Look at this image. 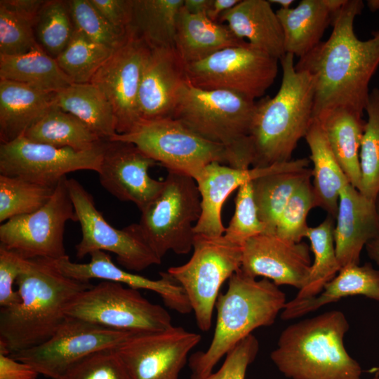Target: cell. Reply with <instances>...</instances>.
<instances>
[{
  "instance_id": "6da1fadb",
  "label": "cell",
  "mask_w": 379,
  "mask_h": 379,
  "mask_svg": "<svg viewBox=\"0 0 379 379\" xmlns=\"http://www.w3.org/2000/svg\"><path fill=\"white\" fill-rule=\"evenodd\" d=\"M361 0H347L334 15L333 30L299 60L295 67L308 72L314 84L313 117L335 108L363 115L370 94L369 83L379 66V31L363 41L354 22L361 13Z\"/></svg>"
},
{
  "instance_id": "7a4b0ae2",
  "label": "cell",
  "mask_w": 379,
  "mask_h": 379,
  "mask_svg": "<svg viewBox=\"0 0 379 379\" xmlns=\"http://www.w3.org/2000/svg\"><path fill=\"white\" fill-rule=\"evenodd\" d=\"M20 300L0 311V352L15 354L46 342L64 321L69 304L91 288L63 274L51 259H28L18 277Z\"/></svg>"
},
{
  "instance_id": "3957f363",
  "label": "cell",
  "mask_w": 379,
  "mask_h": 379,
  "mask_svg": "<svg viewBox=\"0 0 379 379\" xmlns=\"http://www.w3.org/2000/svg\"><path fill=\"white\" fill-rule=\"evenodd\" d=\"M293 58L286 53L280 59L282 80L277 94L256 102L250 134L251 167L291 160L313 119L314 80L308 72L295 69Z\"/></svg>"
},
{
  "instance_id": "277c9868",
  "label": "cell",
  "mask_w": 379,
  "mask_h": 379,
  "mask_svg": "<svg viewBox=\"0 0 379 379\" xmlns=\"http://www.w3.org/2000/svg\"><path fill=\"white\" fill-rule=\"evenodd\" d=\"M349 328L338 310L294 323L282 331L270 359L289 379H362L360 364L344 345Z\"/></svg>"
},
{
  "instance_id": "5b68a950",
  "label": "cell",
  "mask_w": 379,
  "mask_h": 379,
  "mask_svg": "<svg viewBox=\"0 0 379 379\" xmlns=\"http://www.w3.org/2000/svg\"><path fill=\"white\" fill-rule=\"evenodd\" d=\"M286 302L285 293L272 281L257 280L240 268L216 300L217 319L210 345L189 359L192 375L212 373L220 359L255 329L273 324Z\"/></svg>"
},
{
  "instance_id": "8992f818",
  "label": "cell",
  "mask_w": 379,
  "mask_h": 379,
  "mask_svg": "<svg viewBox=\"0 0 379 379\" xmlns=\"http://www.w3.org/2000/svg\"><path fill=\"white\" fill-rule=\"evenodd\" d=\"M256 102L223 90H205L188 81L182 87L171 117L211 142L223 146L228 165L251 168L250 138Z\"/></svg>"
},
{
  "instance_id": "52a82bcc",
  "label": "cell",
  "mask_w": 379,
  "mask_h": 379,
  "mask_svg": "<svg viewBox=\"0 0 379 379\" xmlns=\"http://www.w3.org/2000/svg\"><path fill=\"white\" fill-rule=\"evenodd\" d=\"M157 196L141 211L140 236L159 258L168 251L187 254L193 248L194 226L201 213V199L190 175L168 171Z\"/></svg>"
},
{
  "instance_id": "ba28073f",
  "label": "cell",
  "mask_w": 379,
  "mask_h": 379,
  "mask_svg": "<svg viewBox=\"0 0 379 379\" xmlns=\"http://www.w3.org/2000/svg\"><path fill=\"white\" fill-rule=\"evenodd\" d=\"M108 140L132 143L168 171L193 178L212 162L228 164L223 146L204 139L172 117L140 120L130 131L117 133Z\"/></svg>"
},
{
  "instance_id": "9c48e42d",
  "label": "cell",
  "mask_w": 379,
  "mask_h": 379,
  "mask_svg": "<svg viewBox=\"0 0 379 379\" xmlns=\"http://www.w3.org/2000/svg\"><path fill=\"white\" fill-rule=\"evenodd\" d=\"M241 262L242 246L223 235L196 234L190 259L168 270L167 273L184 289L201 331L210 329L220 288L241 268Z\"/></svg>"
},
{
  "instance_id": "30bf717a",
  "label": "cell",
  "mask_w": 379,
  "mask_h": 379,
  "mask_svg": "<svg viewBox=\"0 0 379 379\" xmlns=\"http://www.w3.org/2000/svg\"><path fill=\"white\" fill-rule=\"evenodd\" d=\"M67 316L131 332L157 331L173 326L168 312L138 289L102 281L81 292L67 306Z\"/></svg>"
},
{
  "instance_id": "8fae6325",
  "label": "cell",
  "mask_w": 379,
  "mask_h": 379,
  "mask_svg": "<svg viewBox=\"0 0 379 379\" xmlns=\"http://www.w3.org/2000/svg\"><path fill=\"white\" fill-rule=\"evenodd\" d=\"M278 60L246 42L185 65V73L194 87L231 91L255 100L274 83Z\"/></svg>"
},
{
  "instance_id": "7c38bea8",
  "label": "cell",
  "mask_w": 379,
  "mask_h": 379,
  "mask_svg": "<svg viewBox=\"0 0 379 379\" xmlns=\"http://www.w3.org/2000/svg\"><path fill=\"white\" fill-rule=\"evenodd\" d=\"M67 180V176L60 180L50 200L40 209L3 222L0 246L26 259L57 260L67 256L65 225L69 220L78 222Z\"/></svg>"
},
{
  "instance_id": "4fadbf2b",
  "label": "cell",
  "mask_w": 379,
  "mask_h": 379,
  "mask_svg": "<svg viewBox=\"0 0 379 379\" xmlns=\"http://www.w3.org/2000/svg\"><path fill=\"white\" fill-rule=\"evenodd\" d=\"M134 333L67 316L46 342L10 356L30 365L39 374L62 379L72 366L84 358L98 351L117 348Z\"/></svg>"
},
{
  "instance_id": "5bb4252c",
  "label": "cell",
  "mask_w": 379,
  "mask_h": 379,
  "mask_svg": "<svg viewBox=\"0 0 379 379\" xmlns=\"http://www.w3.org/2000/svg\"><path fill=\"white\" fill-rule=\"evenodd\" d=\"M67 185L81 230V239L75 246L79 259L95 251H108L117 255L124 267L135 272L161 262L140 236L136 223L121 230L112 227L79 181L67 179Z\"/></svg>"
},
{
  "instance_id": "9a60e30c",
  "label": "cell",
  "mask_w": 379,
  "mask_h": 379,
  "mask_svg": "<svg viewBox=\"0 0 379 379\" xmlns=\"http://www.w3.org/2000/svg\"><path fill=\"white\" fill-rule=\"evenodd\" d=\"M85 151L35 142L22 135L0 145V175L55 188L67 174L81 170L98 172L105 149Z\"/></svg>"
},
{
  "instance_id": "2e32d148",
  "label": "cell",
  "mask_w": 379,
  "mask_h": 379,
  "mask_svg": "<svg viewBox=\"0 0 379 379\" xmlns=\"http://www.w3.org/2000/svg\"><path fill=\"white\" fill-rule=\"evenodd\" d=\"M200 334L174 326L157 331L135 332L116 350L131 379H178Z\"/></svg>"
},
{
  "instance_id": "e0dca14e",
  "label": "cell",
  "mask_w": 379,
  "mask_h": 379,
  "mask_svg": "<svg viewBox=\"0 0 379 379\" xmlns=\"http://www.w3.org/2000/svg\"><path fill=\"white\" fill-rule=\"evenodd\" d=\"M150 47L131 27L116 48L92 77L111 104L117 119V132L130 131L140 121L138 95L143 67Z\"/></svg>"
},
{
  "instance_id": "ac0fdd59",
  "label": "cell",
  "mask_w": 379,
  "mask_h": 379,
  "mask_svg": "<svg viewBox=\"0 0 379 379\" xmlns=\"http://www.w3.org/2000/svg\"><path fill=\"white\" fill-rule=\"evenodd\" d=\"M307 158L291 159L265 167L237 168L219 162L206 165L194 178L201 199V216L195 224L194 233L210 237L224 234L221 218L222 206L227 197L242 185L260 177L279 172L307 168Z\"/></svg>"
},
{
  "instance_id": "d6986e66",
  "label": "cell",
  "mask_w": 379,
  "mask_h": 379,
  "mask_svg": "<svg viewBox=\"0 0 379 379\" xmlns=\"http://www.w3.org/2000/svg\"><path fill=\"white\" fill-rule=\"evenodd\" d=\"M157 164L132 143L106 140L98 172L99 181L112 196L133 202L142 211L163 187V180H155L148 173Z\"/></svg>"
},
{
  "instance_id": "ffe728a7",
  "label": "cell",
  "mask_w": 379,
  "mask_h": 379,
  "mask_svg": "<svg viewBox=\"0 0 379 379\" xmlns=\"http://www.w3.org/2000/svg\"><path fill=\"white\" fill-rule=\"evenodd\" d=\"M310 252L305 242L263 233L243 244L241 270L251 277L268 279L278 286L288 285L300 290L310 272Z\"/></svg>"
},
{
  "instance_id": "44dd1931",
  "label": "cell",
  "mask_w": 379,
  "mask_h": 379,
  "mask_svg": "<svg viewBox=\"0 0 379 379\" xmlns=\"http://www.w3.org/2000/svg\"><path fill=\"white\" fill-rule=\"evenodd\" d=\"M187 81L185 65L175 47L150 48L138 95L140 121L171 117Z\"/></svg>"
},
{
  "instance_id": "7402d4cb",
  "label": "cell",
  "mask_w": 379,
  "mask_h": 379,
  "mask_svg": "<svg viewBox=\"0 0 379 379\" xmlns=\"http://www.w3.org/2000/svg\"><path fill=\"white\" fill-rule=\"evenodd\" d=\"M90 255L91 260L87 263L72 262L68 255L51 260L63 274L75 280L90 282L92 279H99L138 290L151 291L157 293L169 309L182 314L192 311L184 289L167 272H161L159 279H150L117 267L105 251H95Z\"/></svg>"
},
{
  "instance_id": "603a6c76",
  "label": "cell",
  "mask_w": 379,
  "mask_h": 379,
  "mask_svg": "<svg viewBox=\"0 0 379 379\" xmlns=\"http://www.w3.org/2000/svg\"><path fill=\"white\" fill-rule=\"evenodd\" d=\"M335 219V248L340 267L359 265L363 248L379 234L375 201L348 182L340 191Z\"/></svg>"
},
{
  "instance_id": "cb8c5ba5",
  "label": "cell",
  "mask_w": 379,
  "mask_h": 379,
  "mask_svg": "<svg viewBox=\"0 0 379 379\" xmlns=\"http://www.w3.org/2000/svg\"><path fill=\"white\" fill-rule=\"evenodd\" d=\"M222 22L255 48L278 60L286 54L282 27L269 1L240 0L220 17Z\"/></svg>"
},
{
  "instance_id": "d4e9b609",
  "label": "cell",
  "mask_w": 379,
  "mask_h": 379,
  "mask_svg": "<svg viewBox=\"0 0 379 379\" xmlns=\"http://www.w3.org/2000/svg\"><path fill=\"white\" fill-rule=\"evenodd\" d=\"M347 0H302L297 6L276 11L286 53L304 56L320 42L334 15Z\"/></svg>"
},
{
  "instance_id": "484cf974",
  "label": "cell",
  "mask_w": 379,
  "mask_h": 379,
  "mask_svg": "<svg viewBox=\"0 0 379 379\" xmlns=\"http://www.w3.org/2000/svg\"><path fill=\"white\" fill-rule=\"evenodd\" d=\"M55 93L20 82L0 79L1 143L9 142L23 135L54 105Z\"/></svg>"
},
{
  "instance_id": "4316f807",
  "label": "cell",
  "mask_w": 379,
  "mask_h": 379,
  "mask_svg": "<svg viewBox=\"0 0 379 379\" xmlns=\"http://www.w3.org/2000/svg\"><path fill=\"white\" fill-rule=\"evenodd\" d=\"M361 295L379 301V270L367 262L342 267L315 297L287 302L280 317L288 321L314 312L324 305L348 296Z\"/></svg>"
},
{
  "instance_id": "83f0119b",
  "label": "cell",
  "mask_w": 379,
  "mask_h": 379,
  "mask_svg": "<svg viewBox=\"0 0 379 379\" xmlns=\"http://www.w3.org/2000/svg\"><path fill=\"white\" fill-rule=\"evenodd\" d=\"M246 42L237 37L226 24L212 21L206 16L190 14L182 6L180 8L176 22L175 49L185 65Z\"/></svg>"
},
{
  "instance_id": "f1b7e54d",
  "label": "cell",
  "mask_w": 379,
  "mask_h": 379,
  "mask_svg": "<svg viewBox=\"0 0 379 379\" xmlns=\"http://www.w3.org/2000/svg\"><path fill=\"white\" fill-rule=\"evenodd\" d=\"M305 139L310 150L314 208L335 218L341 189L349 182L328 142L320 121L313 118Z\"/></svg>"
},
{
  "instance_id": "f546056e",
  "label": "cell",
  "mask_w": 379,
  "mask_h": 379,
  "mask_svg": "<svg viewBox=\"0 0 379 379\" xmlns=\"http://www.w3.org/2000/svg\"><path fill=\"white\" fill-rule=\"evenodd\" d=\"M344 108L326 111L317 117L321 123L332 152L349 182L361 188L360 147L365 120Z\"/></svg>"
},
{
  "instance_id": "4dcf8cb0",
  "label": "cell",
  "mask_w": 379,
  "mask_h": 379,
  "mask_svg": "<svg viewBox=\"0 0 379 379\" xmlns=\"http://www.w3.org/2000/svg\"><path fill=\"white\" fill-rule=\"evenodd\" d=\"M54 105L88 126L104 140L117 133V119L106 96L91 83H73L55 93Z\"/></svg>"
},
{
  "instance_id": "1f68e13d",
  "label": "cell",
  "mask_w": 379,
  "mask_h": 379,
  "mask_svg": "<svg viewBox=\"0 0 379 379\" xmlns=\"http://www.w3.org/2000/svg\"><path fill=\"white\" fill-rule=\"evenodd\" d=\"M23 135L35 142L77 151L93 149L105 141L78 118L54 105Z\"/></svg>"
},
{
  "instance_id": "d6a6232c",
  "label": "cell",
  "mask_w": 379,
  "mask_h": 379,
  "mask_svg": "<svg viewBox=\"0 0 379 379\" xmlns=\"http://www.w3.org/2000/svg\"><path fill=\"white\" fill-rule=\"evenodd\" d=\"M0 79L23 83L53 93L73 84L56 60L40 46L22 55H0Z\"/></svg>"
},
{
  "instance_id": "836d02e7",
  "label": "cell",
  "mask_w": 379,
  "mask_h": 379,
  "mask_svg": "<svg viewBox=\"0 0 379 379\" xmlns=\"http://www.w3.org/2000/svg\"><path fill=\"white\" fill-rule=\"evenodd\" d=\"M184 0H133L132 28L150 48L175 47L177 17Z\"/></svg>"
},
{
  "instance_id": "e575fe53",
  "label": "cell",
  "mask_w": 379,
  "mask_h": 379,
  "mask_svg": "<svg viewBox=\"0 0 379 379\" xmlns=\"http://www.w3.org/2000/svg\"><path fill=\"white\" fill-rule=\"evenodd\" d=\"M312 175V168L307 167L268 174L252 182L258 216L266 227V233L274 234L279 217L291 195Z\"/></svg>"
},
{
  "instance_id": "d590c367",
  "label": "cell",
  "mask_w": 379,
  "mask_h": 379,
  "mask_svg": "<svg viewBox=\"0 0 379 379\" xmlns=\"http://www.w3.org/2000/svg\"><path fill=\"white\" fill-rule=\"evenodd\" d=\"M334 227L335 219L330 215H327L319 225L309 227L305 237L310 241L314 261L305 284L294 299L317 296L341 269L335 253Z\"/></svg>"
},
{
  "instance_id": "8d00e7d4",
  "label": "cell",
  "mask_w": 379,
  "mask_h": 379,
  "mask_svg": "<svg viewBox=\"0 0 379 379\" xmlns=\"http://www.w3.org/2000/svg\"><path fill=\"white\" fill-rule=\"evenodd\" d=\"M75 30L67 1H46L34 23L39 46L56 59L67 46Z\"/></svg>"
},
{
  "instance_id": "74e56055",
  "label": "cell",
  "mask_w": 379,
  "mask_h": 379,
  "mask_svg": "<svg viewBox=\"0 0 379 379\" xmlns=\"http://www.w3.org/2000/svg\"><path fill=\"white\" fill-rule=\"evenodd\" d=\"M365 120L360 147L361 183L359 192L375 201L379 193V89L374 88L365 107Z\"/></svg>"
},
{
  "instance_id": "f35d334b",
  "label": "cell",
  "mask_w": 379,
  "mask_h": 379,
  "mask_svg": "<svg viewBox=\"0 0 379 379\" xmlns=\"http://www.w3.org/2000/svg\"><path fill=\"white\" fill-rule=\"evenodd\" d=\"M114 51L91 41L75 28L71 41L55 60L73 83L86 84Z\"/></svg>"
},
{
  "instance_id": "ab89813d",
  "label": "cell",
  "mask_w": 379,
  "mask_h": 379,
  "mask_svg": "<svg viewBox=\"0 0 379 379\" xmlns=\"http://www.w3.org/2000/svg\"><path fill=\"white\" fill-rule=\"evenodd\" d=\"M55 188L0 175V222L40 209L50 200Z\"/></svg>"
},
{
  "instance_id": "60d3db41",
  "label": "cell",
  "mask_w": 379,
  "mask_h": 379,
  "mask_svg": "<svg viewBox=\"0 0 379 379\" xmlns=\"http://www.w3.org/2000/svg\"><path fill=\"white\" fill-rule=\"evenodd\" d=\"M75 28L91 41L112 51L126 38V32L109 24L90 0L67 1Z\"/></svg>"
},
{
  "instance_id": "b9f144b4",
  "label": "cell",
  "mask_w": 379,
  "mask_h": 379,
  "mask_svg": "<svg viewBox=\"0 0 379 379\" xmlns=\"http://www.w3.org/2000/svg\"><path fill=\"white\" fill-rule=\"evenodd\" d=\"M311 178H306L295 190L282 211L275 232L278 237L293 242H300L309 228L307 217L314 208Z\"/></svg>"
},
{
  "instance_id": "7bdbcfd3",
  "label": "cell",
  "mask_w": 379,
  "mask_h": 379,
  "mask_svg": "<svg viewBox=\"0 0 379 379\" xmlns=\"http://www.w3.org/2000/svg\"><path fill=\"white\" fill-rule=\"evenodd\" d=\"M266 232V227L258 216L253 183H245L238 189L234 213L225 228L223 237L234 244L243 246L249 239Z\"/></svg>"
},
{
  "instance_id": "ee69618b",
  "label": "cell",
  "mask_w": 379,
  "mask_h": 379,
  "mask_svg": "<svg viewBox=\"0 0 379 379\" xmlns=\"http://www.w3.org/2000/svg\"><path fill=\"white\" fill-rule=\"evenodd\" d=\"M35 20L0 6V55H19L39 47Z\"/></svg>"
},
{
  "instance_id": "f6af8a7d",
  "label": "cell",
  "mask_w": 379,
  "mask_h": 379,
  "mask_svg": "<svg viewBox=\"0 0 379 379\" xmlns=\"http://www.w3.org/2000/svg\"><path fill=\"white\" fill-rule=\"evenodd\" d=\"M62 379H131L116 348L102 350L72 366Z\"/></svg>"
},
{
  "instance_id": "bcb514c9",
  "label": "cell",
  "mask_w": 379,
  "mask_h": 379,
  "mask_svg": "<svg viewBox=\"0 0 379 379\" xmlns=\"http://www.w3.org/2000/svg\"><path fill=\"white\" fill-rule=\"evenodd\" d=\"M258 350L259 342L251 334L227 353L224 363L216 372L202 377L192 375L190 379H245L246 370Z\"/></svg>"
},
{
  "instance_id": "7dc6e473",
  "label": "cell",
  "mask_w": 379,
  "mask_h": 379,
  "mask_svg": "<svg viewBox=\"0 0 379 379\" xmlns=\"http://www.w3.org/2000/svg\"><path fill=\"white\" fill-rule=\"evenodd\" d=\"M28 262L13 251L0 246V306L10 307L18 304L20 298L13 286Z\"/></svg>"
},
{
  "instance_id": "c3c4849f",
  "label": "cell",
  "mask_w": 379,
  "mask_h": 379,
  "mask_svg": "<svg viewBox=\"0 0 379 379\" xmlns=\"http://www.w3.org/2000/svg\"><path fill=\"white\" fill-rule=\"evenodd\" d=\"M103 18L119 31L126 32L131 26L133 0H90Z\"/></svg>"
},
{
  "instance_id": "681fc988",
  "label": "cell",
  "mask_w": 379,
  "mask_h": 379,
  "mask_svg": "<svg viewBox=\"0 0 379 379\" xmlns=\"http://www.w3.org/2000/svg\"><path fill=\"white\" fill-rule=\"evenodd\" d=\"M39 375L30 365L0 352V379H37Z\"/></svg>"
},
{
  "instance_id": "f907efd6",
  "label": "cell",
  "mask_w": 379,
  "mask_h": 379,
  "mask_svg": "<svg viewBox=\"0 0 379 379\" xmlns=\"http://www.w3.org/2000/svg\"><path fill=\"white\" fill-rule=\"evenodd\" d=\"M45 2L43 0H1L0 6L20 15L36 20Z\"/></svg>"
},
{
  "instance_id": "816d5d0a",
  "label": "cell",
  "mask_w": 379,
  "mask_h": 379,
  "mask_svg": "<svg viewBox=\"0 0 379 379\" xmlns=\"http://www.w3.org/2000/svg\"><path fill=\"white\" fill-rule=\"evenodd\" d=\"M240 0H213L207 18L218 22L220 17L227 11L237 5Z\"/></svg>"
},
{
  "instance_id": "f5cc1de1",
  "label": "cell",
  "mask_w": 379,
  "mask_h": 379,
  "mask_svg": "<svg viewBox=\"0 0 379 379\" xmlns=\"http://www.w3.org/2000/svg\"><path fill=\"white\" fill-rule=\"evenodd\" d=\"M213 0H184L182 7L190 14L206 16Z\"/></svg>"
},
{
  "instance_id": "db71d44e",
  "label": "cell",
  "mask_w": 379,
  "mask_h": 379,
  "mask_svg": "<svg viewBox=\"0 0 379 379\" xmlns=\"http://www.w3.org/2000/svg\"><path fill=\"white\" fill-rule=\"evenodd\" d=\"M377 209L379 213V193L375 199ZM368 257L373 260L379 267V234L366 245Z\"/></svg>"
},
{
  "instance_id": "11a10c76",
  "label": "cell",
  "mask_w": 379,
  "mask_h": 379,
  "mask_svg": "<svg viewBox=\"0 0 379 379\" xmlns=\"http://www.w3.org/2000/svg\"><path fill=\"white\" fill-rule=\"evenodd\" d=\"M270 4H276L279 5L280 8H290L291 5L294 2L293 0H269Z\"/></svg>"
},
{
  "instance_id": "9f6ffc18",
  "label": "cell",
  "mask_w": 379,
  "mask_h": 379,
  "mask_svg": "<svg viewBox=\"0 0 379 379\" xmlns=\"http://www.w3.org/2000/svg\"><path fill=\"white\" fill-rule=\"evenodd\" d=\"M367 5L368 8L372 11L379 10V0H368Z\"/></svg>"
},
{
  "instance_id": "6f0895ef",
  "label": "cell",
  "mask_w": 379,
  "mask_h": 379,
  "mask_svg": "<svg viewBox=\"0 0 379 379\" xmlns=\"http://www.w3.org/2000/svg\"><path fill=\"white\" fill-rule=\"evenodd\" d=\"M369 373H374L375 375H379V366L373 367L368 371Z\"/></svg>"
},
{
  "instance_id": "680465c9",
  "label": "cell",
  "mask_w": 379,
  "mask_h": 379,
  "mask_svg": "<svg viewBox=\"0 0 379 379\" xmlns=\"http://www.w3.org/2000/svg\"><path fill=\"white\" fill-rule=\"evenodd\" d=\"M373 379H379V375H375Z\"/></svg>"
}]
</instances>
